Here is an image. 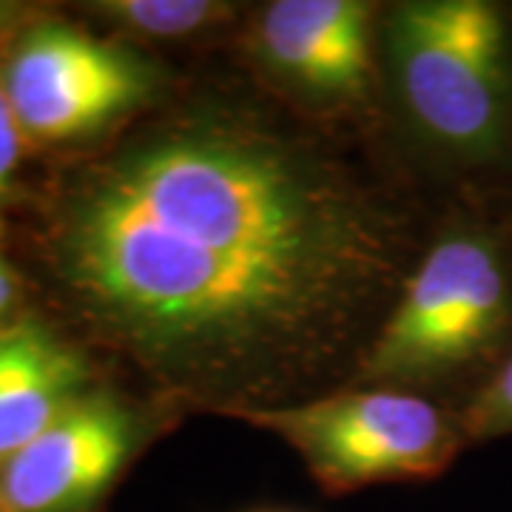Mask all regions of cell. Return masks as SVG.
<instances>
[{"instance_id":"cell-1","label":"cell","mask_w":512,"mask_h":512,"mask_svg":"<svg viewBox=\"0 0 512 512\" xmlns=\"http://www.w3.org/2000/svg\"><path fill=\"white\" fill-rule=\"evenodd\" d=\"M55 254L94 319L225 410L342 359L399 268L362 191L231 120H185L94 168L66 200Z\"/></svg>"},{"instance_id":"cell-2","label":"cell","mask_w":512,"mask_h":512,"mask_svg":"<svg viewBox=\"0 0 512 512\" xmlns=\"http://www.w3.org/2000/svg\"><path fill=\"white\" fill-rule=\"evenodd\" d=\"M404 103L473 168L512 163V12L493 0L404 3L390 29Z\"/></svg>"},{"instance_id":"cell-3","label":"cell","mask_w":512,"mask_h":512,"mask_svg":"<svg viewBox=\"0 0 512 512\" xmlns=\"http://www.w3.org/2000/svg\"><path fill=\"white\" fill-rule=\"evenodd\" d=\"M512 348V237L467 222L419 262L365 356L379 382H430L487 367Z\"/></svg>"},{"instance_id":"cell-4","label":"cell","mask_w":512,"mask_h":512,"mask_svg":"<svg viewBox=\"0 0 512 512\" xmlns=\"http://www.w3.org/2000/svg\"><path fill=\"white\" fill-rule=\"evenodd\" d=\"M225 413L288 441L328 493L436 478L464 441L461 424L436 404L390 387Z\"/></svg>"},{"instance_id":"cell-5","label":"cell","mask_w":512,"mask_h":512,"mask_svg":"<svg viewBox=\"0 0 512 512\" xmlns=\"http://www.w3.org/2000/svg\"><path fill=\"white\" fill-rule=\"evenodd\" d=\"M0 86L23 137L63 143L140 109L157 74L134 52L77 26L37 23L12 46Z\"/></svg>"},{"instance_id":"cell-6","label":"cell","mask_w":512,"mask_h":512,"mask_svg":"<svg viewBox=\"0 0 512 512\" xmlns=\"http://www.w3.org/2000/svg\"><path fill=\"white\" fill-rule=\"evenodd\" d=\"M137 421L111 396H80L0 464L12 512H94L134 453Z\"/></svg>"},{"instance_id":"cell-7","label":"cell","mask_w":512,"mask_h":512,"mask_svg":"<svg viewBox=\"0 0 512 512\" xmlns=\"http://www.w3.org/2000/svg\"><path fill=\"white\" fill-rule=\"evenodd\" d=\"M265 60L299 89L359 97L370 83V6L359 0H276L259 23Z\"/></svg>"},{"instance_id":"cell-8","label":"cell","mask_w":512,"mask_h":512,"mask_svg":"<svg viewBox=\"0 0 512 512\" xmlns=\"http://www.w3.org/2000/svg\"><path fill=\"white\" fill-rule=\"evenodd\" d=\"M86 379L80 353L46 328L23 325L0 333V464L86 396Z\"/></svg>"},{"instance_id":"cell-9","label":"cell","mask_w":512,"mask_h":512,"mask_svg":"<svg viewBox=\"0 0 512 512\" xmlns=\"http://www.w3.org/2000/svg\"><path fill=\"white\" fill-rule=\"evenodd\" d=\"M94 12L151 37H185L228 18L231 9L214 0H103Z\"/></svg>"},{"instance_id":"cell-10","label":"cell","mask_w":512,"mask_h":512,"mask_svg":"<svg viewBox=\"0 0 512 512\" xmlns=\"http://www.w3.org/2000/svg\"><path fill=\"white\" fill-rule=\"evenodd\" d=\"M464 439L490 441L512 436V348L495 365L490 376H484L473 399L461 410Z\"/></svg>"},{"instance_id":"cell-11","label":"cell","mask_w":512,"mask_h":512,"mask_svg":"<svg viewBox=\"0 0 512 512\" xmlns=\"http://www.w3.org/2000/svg\"><path fill=\"white\" fill-rule=\"evenodd\" d=\"M20 151H23V131H20L12 106L6 100V92L0 86V202L9 197V191L15 185Z\"/></svg>"},{"instance_id":"cell-12","label":"cell","mask_w":512,"mask_h":512,"mask_svg":"<svg viewBox=\"0 0 512 512\" xmlns=\"http://www.w3.org/2000/svg\"><path fill=\"white\" fill-rule=\"evenodd\" d=\"M12 302H15V276L9 271L6 259L0 256V316L12 308Z\"/></svg>"},{"instance_id":"cell-13","label":"cell","mask_w":512,"mask_h":512,"mask_svg":"<svg viewBox=\"0 0 512 512\" xmlns=\"http://www.w3.org/2000/svg\"><path fill=\"white\" fill-rule=\"evenodd\" d=\"M23 18V6L18 3H6V0H0V37L6 35L18 20Z\"/></svg>"},{"instance_id":"cell-14","label":"cell","mask_w":512,"mask_h":512,"mask_svg":"<svg viewBox=\"0 0 512 512\" xmlns=\"http://www.w3.org/2000/svg\"><path fill=\"white\" fill-rule=\"evenodd\" d=\"M0 512H12L9 510V504H6V498H3V493H0Z\"/></svg>"}]
</instances>
